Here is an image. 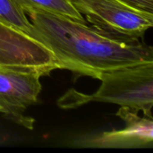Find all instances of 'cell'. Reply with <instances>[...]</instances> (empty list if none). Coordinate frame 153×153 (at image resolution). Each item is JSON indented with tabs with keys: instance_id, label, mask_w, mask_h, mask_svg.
<instances>
[{
	"instance_id": "cell-1",
	"label": "cell",
	"mask_w": 153,
	"mask_h": 153,
	"mask_svg": "<svg viewBox=\"0 0 153 153\" xmlns=\"http://www.w3.org/2000/svg\"><path fill=\"white\" fill-rule=\"evenodd\" d=\"M28 14L40 41L53 52L58 69L100 79L105 72L153 62L152 47L143 39L117 37L52 13Z\"/></svg>"
},
{
	"instance_id": "cell-2",
	"label": "cell",
	"mask_w": 153,
	"mask_h": 153,
	"mask_svg": "<svg viewBox=\"0 0 153 153\" xmlns=\"http://www.w3.org/2000/svg\"><path fill=\"white\" fill-rule=\"evenodd\" d=\"M101 85L91 95L70 90L58 100L63 108H74L90 101L117 104L152 117L153 62L130 65L101 74Z\"/></svg>"
},
{
	"instance_id": "cell-3",
	"label": "cell",
	"mask_w": 153,
	"mask_h": 153,
	"mask_svg": "<svg viewBox=\"0 0 153 153\" xmlns=\"http://www.w3.org/2000/svg\"><path fill=\"white\" fill-rule=\"evenodd\" d=\"M91 26L114 36L143 39L153 25V13L122 0H70Z\"/></svg>"
},
{
	"instance_id": "cell-4",
	"label": "cell",
	"mask_w": 153,
	"mask_h": 153,
	"mask_svg": "<svg viewBox=\"0 0 153 153\" xmlns=\"http://www.w3.org/2000/svg\"><path fill=\"white\" fill-rule=\"evenodd\" d=\"M58 69L53 52L41 41L0 22V70L48 75Z\"/></svg>"
},
{
	"instance_id": "cell-5",
	"label": "cell",
	"mask_w": 153,
	"mask_h": 153,
	"mask_svg": "<svg viewBox=\"0 0 153 153\" xmlns=\"http://www.w3.org/2000/svg\"><path fill=\"white\" fill-rule=\"evenodd\" d=\"M40 77L36 73L0 70V112L27 129H33L34 119L25 111L38 101Z\"/></svg>"
},
{
	"instance_id": "cell-6",
	"label": "cell",
	"mask_w": 153,
	"mask_h": 153,
	"mask_svg": "<svg viewBox=\"0 0 153 153\" xmlns=\"http://www.w3.org/2000/svg\"><path fill=\"white\" fill-rule=\"evenodd\" d=\"M137 110L121 107L117 115L124 120L126 127L105 132L92 139L91 145L100 148H136L152 146L153 143L152 117H140Z\"/></svg>"
},
{
	"instance_id": "cell-7",
	"label": "cell",
	"mask_w": 153,
	"mask_h": 153,
	"mask_svg": "<svg viewBox=\"0 0 153 153\" xmlns=\"http://www.w3.org/2000/svg\"><path fill=\"white\" fill-rule=\"evenodd\" d=\"M25 13H48L86 23L84 17L74 8L70 0H15Z\"/></svg>"
},
{
	"instance_id": "cell-8",
	"label": "cell",
	"mask_w": 153,
	"mask_h": 153,
	"mask_svg": "<svg viewBox=\"0 0 153 153\" xmlns=\"http://www.w3.org/2000/svg\"><path fill=\"white\" fill-rule=\"evenodd\" d=\"M0 22L13 26L40 41L35 27L15 0H0Z\"/></svg>"
},
{
	"instance_id": "cell-9",
	"label": "cell",
	"mask_w": 153,
	"mask_h": 153,
	"mask_svg": "<svg viewBox=\"0 0 153 153\" xmlns=\"http://www.w3.org/2000/svg\"><path fill=\"white\" fill-rule=\"evenodd\" d=\"M133 7L153 13V0H122Z\"/></svg>"
}]
</instances>
